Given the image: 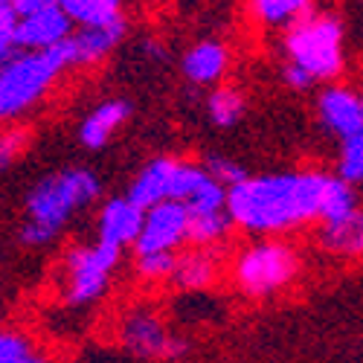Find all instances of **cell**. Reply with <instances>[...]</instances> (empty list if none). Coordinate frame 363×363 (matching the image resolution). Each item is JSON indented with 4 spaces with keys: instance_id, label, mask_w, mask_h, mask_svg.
<instances>
[{
    "instance_id": "24",
    "label": "cell",
    "mask_w": 363,
    "mask_h": 363,
    "mask_svg": "<svg viewBox=\"0 0 363 363\" xmlns=\"http://www.w3.org/2000/svg\"><path fill=\"white\" fill-rule=\"evenodd\" d=\"M177 267V253H148V256H137V277L145 282H166L174 277Z\"/></svg>"
},
{
    "instance_id": "16",
    "label": "cell",
    "mask_w": 363,
    "mask_h": 363,
    "mask_svg": "<svg viewBox=\"0 0 363 363\" xmlns=\"http://www.w3.org/2000/svg\"><path fill=\"white\" fill-rule=\"evenodd\" d=\"M320 247L328 256L337 259H360L363 256V209L357 206L354 213L337 221H325L317 233Z\"/></svg>"
},
{
    "instance_id": "4",
    "label": "cell",
    "mask_w": 363,
    "mask_h": 363,
    "mask_svg": "<svg viewBox=\"0 0 363 363\" xmlns=\"http://www.w3.org/2000/svg\"><path fill=\"white\" fill-rule=\"evenodd\" d=\"M65 70H70L65 44L41 52L18 50L0 67V123L18 119L29 108H35Z\"/></svg>"
},
{
    "instance_id": "14",
    "label": "cell",
    "mask_w": 363,
    "mask_h": 363,
    "mask_svg": "<svg viewBox=\"0 0 363 363\" xmlns=\"http://www.w3.org/2000/svg\"><path fill=\"white\" fill-rule=\"evenodd\" d=\"M174 166H177L174 157H155V160H148L137 172V177L131 180L125 198L134 206H140L143 213H148V209L157 206V203H166L169 201V192H172Z\"/></svg>"
},
{
    "instance_id": "1",
    "label": "cell",
    "mask_w": 363,
    "mask_h": 363,
    "mask_svg": "<svg viewBox=\"0 0 363 363\" xmlns=\"http://www.w3.org/2000/svg\"><path fill=\"white\" fill-rule=\"evenodd\" d=\"M328 172L250 174L227 192L230 221L256 235H277L320 218Z\"/></svg>"
},
{
    "instance_id": "12",
    "label": "cell",
    "mask_w": 363,
    "mask_h": 363,
    "mask_svg": "<svg viewBox=\"0 0 363 363\" xmlns=\"http://www.w3.org/2000/svg\"><path fill=\"white\" fill-rule=\"evenodd\" d=\"M180 70H184L186 82L206 87V84H221V79L230 70V50L224 41L203 38L192 44L184 58H180Z\"/></svg>"
},
{
    "instance_id": "30",
    "label": "cell",
    "mask_w": 363,
    "mask_h": 363,
    "mask_svg": "<svg viewBox=\"0 0 363 363\" xmlns=\"http://www.w3.org/2000/svg\"><path fill=\"white\" fill-rule=\"evenodd\" d=\"M18 52V44H15V35L12 33H0V67H4L9 58Z\"/></svg>"
},
{
    "instance_id": "10",
    "label": "cell",
    "mask_w": 363,
    "mask_h": 363,
    "mask_svg": "<svg viewBox=\"0 0 363 363\" xmlns=\"http://www.w3.org/2000/svg\"><path fill=\"white\" fill-rule=\"evenodd\" d=\"M317 113L323 128L343 143L363 134V96L346 84H328L317 96Z\"/></svg>"
},
{
    "instance_id": "27",
    "label": "cell",
    "mask_w": 363,
    "mask_h": 363,
    "mask_svg": "<svg viewBox=\"0 0 363 363\" xmlns=\"http://www.w3.org/2000/svg\"><path fill=\"white\" fill-rule=\"evenodd\" d=\"M29 352H33V343H29L23 335L9 331V328H0V363H18Z\"/></svg>"
},
{
    "instance_id": "17",
    "label": "cell",
    "mask_w": 363,
    "mask_h": 363,
    "mask_svg": "<svg viewBox=\"0 0 363 363\" xmlns=\"http://www.w3.org/2000/svg\"><path fill=\"white\" fill-rule=\"evenodd\" d=\"M62 9L79 29H105L125 23L119 0H62Z\"/></svg>"
},
{
    "instance_id": "15",
    "label": "cell",
    "mask_w": 363,
    "mask_h": 363,
    "mask_svg": "<svg viewBox=\"0 0 363 363\" xmlns=\"http://www.w3.org/2000/svg\"><path fill=\"white\" fill-rule=\"evenodd\" d=\"M131 119V102L125 99H105L90 111L79 123V143L84 148H102L111 143L119 125H125Z\"/></svg>"
},
{
    "instance_id": "19",
    "label": "cell",
    "mask_w": 363,
    "mask_h": 363,
    "mask_svg": "<svg viewBox=\"0 0 363 363\" xmlns=\"http://www.w3.org/2000/svg\"><path fill=\"white\" fill-rule=\"evenodd\" d=\"M216 274H218V264H216L213 253L209 250H189L184 256H177V267H174L172 282L180 291L198 294V291H206L216 282Z\"/></svg>"
},
{
    "instance_id": "25",
    "label": "cell",
    "mask_w": 363,
    "mask_h": 363,
    "mask_svg": "<svg viewBox=\"0 0 363 363\" xmlns=\"http://www.w3.org/2000/svg\"><path fill=\"white\" fill-rule=\"evenodd\" d=\"M203 169L209 172V177H213V180H218V184H221L227 192H230L233 186H238V184H245V180L250 177L245 166L235 163L233 157H224V155H209L206 163H203Z\"/></svg>"
},
{
    "instance_id": "21",
    "label": "cell",
    "mask_w": 363,
    "mask_h": 363,
    "mask_svg": "<svg viewBox=\"0 0 363 363\" xmlns=\"http://www.w3.org/2000/svg\"><path fill=\"white\" fill-rule=\"evenodd\" d=\"M357 209V192L352 184H346L343 177L328 174L325 177V189H323V206H320V221H337L346 218L349 213Z\"/></svg>"
},
{
    "instance_id": "22",
    "label": "cell",
    "mask_w": 363,
    "mask_h": 363,
    "mask_svg": "<svg viewBox=\"0 0 363 363\" xmlns=\"http://www.w3.org/2000/svg\"><path fill=\"white\" fill-rule=\"evenodd\" d=\"M233 227L230 213H189V241L198 250H209Z\"/></svg>"
},
{
    "instance_id": "11",
    "label": "cell",
    "mask_w": 363,
    "mask_h": 363,
    "mask_svg": "<svg viewBox=\"0 0 363 363\" xmlns=\"http://www.w3.org/2000/svg\"><path fill=\"white\" fill-rule=\"evenodd\" d=\"M143 218H145V213L140 206H134L125 195L108 198L99 209V218H96V238L105 241V245L119 247V250L125 245H137Z\"/></svg>"
},
{
    "instance_id": "13",
    "label": "cell",
    "mask_w": 363,
    "mask_h": 363,
    "mask_svg": "<svg viewBox=\"0 0 363 363\" xmlns=\"http://www.w3.org/2000/svg\"><path fill=\"white\" fill-rule=\"evenodd\" d=\"M125 33H128L125 23L105 26V29H76V33L65 41L70 67L99 65L102 58H108L116 50V44L125 38Z\"/></svg>"
},
{
    "instance_id": "26",
    "label": "cell",
    "mask_w": 363,
    "mask_h": 363,
    "mask_svg": "<svg viewBox=\"0 0 363 363\" xmlns=\"http://www.w3.org/2000/svg\"><path fill=\"white\" fill-rule=\"evenodd\" d=\"M29 145V134L23 128H9L0 134V169H9Z\"/></svg>"
},
{
    "instance_id": "18",
    "label": "cell",
    "mask_w": 363,
    "mask_h": 363,
    "mask_svg": "<svg viewBox=\"0 0 363 363\" xmlns=\"http://www.w3.org/2000/svg\"><path fill=\"white\" fill-rule=\"evenodd\" d=\"M311 12H317L311 0H253L250 4V18L256 23L270 29H285V33Z\"/></svg>"
},
{
    "instance_id": "28",
    "label": "cell",
    "mask_w": 363,
    "mask_h": 363,
    "mask_svg": "<svg viewBox=\"0 0 363 363\" xmlns=\"http://www.w3.org/2000/svg\"><path fill=\"white\" fill-rule=\"evenodd\" d=\"M282 82H285V87L294 90V94H308V90L317 84L306 70H299V67H294V65H288V62H285V67H282Z\"/></svg>"
},
{
    "instance_id": "8",
    "label": "cell",
    "mask_w": 363,
    "mask_h": 363,
    "mask_svg": "<svg viewBox=\"0 0 363 363\" xmlns=\"http://www.w3.org/2000/svg\"><path fill=\"white\" fill-rule=\"evenodd\" d=\"M119 340L143 360H177L186 354V340L177 337L151 308L128 311L119 325Z\"/></svg>"
},
{
    "instance_id": "31",
    "label": "cell",
    "mask_w": 363,
    "mask_h": 363,
    "mask_svg": "<svg viewBox=\"0 0 363 363\" xmlns=\"http://www.w3.org/2000/svg\"><path fill=\"white\" fill-rule=\"evenodd\" d=\"M18 363H50V360H47V357L41 354V352H35V349H33V352H29L26 357H21Z\"/></svg>"
},
{
    "instance_id": "7",
    "label": "cell",
    "mask_w": 363,
    "mask_h": 363,
    "mask_svg": "<svg viewBox=\"0 0 363 363\" xmlns=\"http://www.w3.org/2000/svg\"><path fill=\"white\" fill-rule=\"evenodd\" d=\"M15 44L23 52L55 50L76 33L73 21L62 9V0H15Z\"/></svg>"
},
{
    "instance_id": "23",
    "label": "cell",
    "mask_w": 363,
    "mask_h": 363,
    "mask_svg": "<svg viewBox=\"0 0 363 363\" xmlns=\"http://www.w3.org/2000/svg\"><path fill=\"white\" fill-rule=\"evenodd\" d=\"M337 177H343L352 186L363 184V134H357V137H352L340 145Z\"/></svg>"
},
{
    "instance_id": "20",
    "label": "cell",
    "mask_w": 363,
    "mask_h": 363,
    "mask_svg": "<svg viewBox=\"0 0 363 363\" xmlns=\"http://www.w3.org/2000/svg\"><path fill=\"white\" fill-rule=\"evenodd\" d=\"M247 111V96L245 90L235 87V84H218L209 90L206 96V113H209V123L218 125V128H233L241 123V116Z\"/></svg>"
},
{
    "instance_id": "9",
    "label": "cell",
    "mask_w": 363,
    "mask_h": 363,
    "mask_svg": "<svg viewBox=\"0 0 363 363\" xmlns=\"http://www.w3.org/2000/svg\"><path fill=\"white\" fill-rule=\"evenodd\" d=\"M184 241H189V209L184 203L166 201V203L151 206L145 213L134 250H137V256L174 253Z\"/></svg>"
},
{
    "instance_id": "5",
    "label": "cell",
    "mask_w": 363,
    "mask_h": 363,
    "mask_svg": "<svg viewBox=\"0 0 363 363\" xmlns=\"http://www.w3.org/2000/svg\"><path fill=\"white\" fill-rule=\"evenodd\" d=\"M299 274V256L288 241L262 238L241 250L233 262V279L241 294L253 299L274 296Z\"/></svg>"
},
{
    "instance_id": "29",
    "label": "cell",
    "mask_w": 363,
    "mask_h": 363,
    "mask_svg": "<svg viewBox=\"0 0 363 363\" xmlns=\"http://www.w3.org/2000/svg\"><path fill=\"white\" fill-rule=\"evenodd\" d=\"M15 26H18L15 0H0V33H12L15 35Z\"/></svg>"
},
{
    "instance_id": "3",
    "label": "cell",
    "mask_w": 363,
    "mask_h": 363,
    "mask_svg": "<svg viewBox=\"0 0 363 363\" xmlns=\"http://www.w3.org/2000/svg\"><path fill=\"white\" fill-rule=\"evenodd\" d=\"M282 50L288 55V65L306 70L314 82H335L346 67L343 23L335 12L317 9L288 29Z\"/></svg>"
},
{
    "instance_id": "2",
    "label": "cell",
    "mask_w": 363,
    "mask_h": 363,
    "mask_svg": "<svg viewBox=\"0 0 363 363\" xmlns=\"http://www.w3.org/2000/svg\"><path fill=\"white\" fill-rule=\"evenodd\" d=\"M102 195V180L90 169H62L41 177L26 195V221L21 230L23 245L47 247L76 213Z\"/></svg>"
},
{
    "instance_id": "6",
    "label": "cell",
    "mask_w": 363,
    "mask_h": 363,
    "mask_svg": "<svg viewBox=\"0 0 363 363\" xmlns=\"http://www.w3.org/2000/svg\"><path fill=\"white\" fill-rule=\"evenodd\" d=\"M119 259H123V250L99 238L94 245L70 247L65 256V299L79 308L102 299Z\"/></svg>"
}]
</instances>
